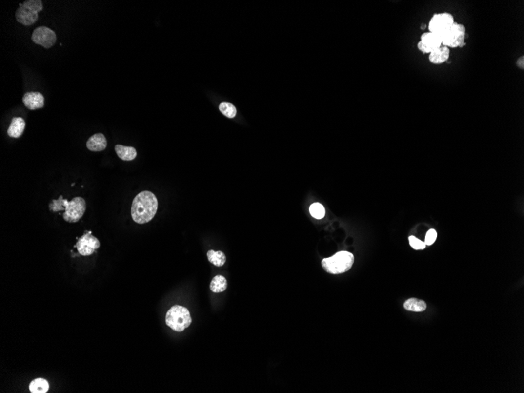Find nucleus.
<instances>
[{
	"mask_svg": "<svg viewBox=\"0 0 524 393\" xmlns=\"http://www.w3.org/2000/svg\"><path fill=\"white\" fill-rule=\"evenodd\" d=\"M221 112L228 117V118H234L236 115V108L233 104L228 102H222L219 106Z\"/></svg>",
	"mask_w": 524,
	"mask_h": 393,
	"instance_id": "nucleus-21",
	"label": "nucleus"
},
{
	"mask_svg": "<svg viewBox=\"0 0 524 393\" xmlns=\"http://www.w3.org/2000/svg\"><path fill=\"white\" fill-rule=\"evenodd\" d=\"M25 127V122L21 117H14L11 120L7 134L11 138H18L22 135Z\"/></svg>",
	"mask_w": 524,
	"mask_h": 393,
	"instance_id": "nucleus-14",
	"label": "nucleus"
},
{
	"mask_svg": "<svg viewBox=\"0 0 524 393\" xmlns=\"http://www.w3.org/2000/svg\"><path fill=\"white\" fill-rule=\"evenodd\" d=\"M354 263V256L350 252L341 251L322 261L323 269L330 274H341L350 269Z\"/></svg>",
	"mask_w": 524,
	"mask_h": 393,
	"instance_id": "nucleus-3",
	"label": "nucleus"
},
{
	"mask_svg": "<svg viewBox=\"0 0 524 393\" xmlns=\"http://www.w3.org/2000/svg\"><path fill=\"white\" fill-rule=\"evenodd\" d=\"M32 40L36 44L49 49L56 42V34L47 27H39L32 33Z\"/></svg>",
	"mask_w": 524,
	"mask_h": 393,
	"instance_id": "nucleus-8",
	"label": "nucleus"
},
{
	"mask_svg": "<svg viewBox=\"0 0 524 393\" xmlns=\"http://www.w3.org/2000/svg\"><path fill=\"white\" fill-rule=\"evenodd\" d=\"M158 210V200L154 194L143 191L137 195L131 207V216L138 224H145L154 218Z\"/></svg>",
	"mask_w": 524,
	"mask_h": 393,
	"instance_id": "nucleus-1",
	"label": "nucleus"
},
{
	"mask_svg": "<svg viewBox=\"0 0 524 393\" xmlns=\"http://www.w3.org/2000/svg\"><path fill=\"white\" fill-rule=\"evenodd\" d=\"M86 147L92 152H101L106 148V138L104 134L101 133L94 134L86 142Z\"/></svg>",
	"mask_w": 524,
	"mask_h": 393,
	"instance_id": "nucleus-12",
	"label": "nucleus"
},
{
	"mask_svg": "<svg viewBox=\"0 0 524 393\" xmlns=\"http://www.w3.org/2000/svg\"><path fill=\"white\" fill-rule=\"evenodd\" d=\"M42 10V2L40 0H28L16 11V19L19 23L25 26L34 24L38 20V13Z\"/></svg>",
	"mask_w": 524,
	"mask_h": 393,
	"instance_id": "nucleus-5",
	"label": "nucleus"
},
{
	"mask_svg": "<svg viewBox=\"0 0 524 393\" xmlns=\"http://www.w3.org/2000/svg\"><path fill=\"white\" fill-rule=\"evenodd\" d=\"M465 27L462 24L454 23L448 32L441 36L442 46L450 48L463 47L465 44Z\"/></svg>",
	"mask_w": 524,
	"mask_h": 393,
	"instance_id": "nucleus-6",
	"label": "nucleus"
},
{
	"mask_svg": "<svg viewBox=\"0 0 524 393\" xmlns=\"http://www.w3.org/2000/svg\"><path fill=\"white\" fill-rule=\"evenodd\" d=\"M454 23L455 21L454 17L449 13L436 14L431 18L428 24V29L429 32L442 36L450 30Z\"/></svg>",
	"mask_w": 524,
	"mask_h": 393,
	"instance_id": "nucleus-7",
	"label": "nucleus"
},
{
	"mask_svg": "<svg viewBox=\"0 0 524 393\" xmlns=\"http://www.w3.org/2000/svg\"><path fill=\"white\" fill-rule=\"evenodd\" d=\"M50 210L54 212L64 210L63 218L69 223H76L82 218L86 211V202L82 197H75L68 202L60 196L58 200H54L49 206Z\"/></svg>",
	"mask_w": 524,
	"mask_h": 393,
	"instance_id": "nucleus-2",
	"label": "nucleus"
},
{
	"mask_svg": "<svg viewBox=\"0 0 524 393\" xmlns=\"http://www.w3.org/2000/svg\"><path fill=\"white\" fill-rule=\"evenodd\" d=\"M50 389L48 381L44 378H36L31 381L29 390L32 393H46Z\"/></svg>",
	"mask_w": 524,
	"mask_h": 393,
	"instance_id": "nucleus-16",
	"label": "nucleus"
},
{
	"mask_svg": "<svg viewBox=\"0 0 524 393\" xmlns=\"http://www.w3.org/2000/svg\"><path fill=\"white\" fill-rule=\"evenodd\" d=\"M436 238H437V232H436V230L430 229L427 232L426 236H425L424 244H426V246L432 245V244H434Z\"/></svg>",
	"mask_w": 524,
	"mask_h": 393,
	"instance_id": "nucleus-23",
	"label": "nucleus"
},
{
	"mask_svg": "<svg viewBox=\"0 0 524 393\" xmlns=\"http://www.w3.org/2000/svg\"><path fill=\"white\" fill-rule=\"evenodd\" d=\"M409 242H410L411 248H414V249H424L426 248V244H424V242L421 241L414 236H410Z\"/></svg>",
	"mask_w": 524,
	"mask_h": 393,
	"instance_id": "nucleus-22",
	"label": "nucleus"
},
{
	"mask_svg": "<svg viewBox=\"0 0 524 393\" xmlns=\"http://www.w3.org/2000/svg\"><path fill=\"white\" fill-rule=\"evenodd\" d=\"M309 212H310L311 215L316 219H322L324 218L325 214H326L324 207L319 203L312 204L309 208Z\"/></svg>",
	"mask_w": 524,
	"mask_h": 393,
	"instance_id": "nucleus-20",
	"label": "nucleus"
},
{
	"mask_svg": "<svg viewBox=\"0 0 524 393\" xmlns=\"http://www.w3.org/2000/svg\"><path fill=\"white\" fill-rule=\"evenodd\" d=\"M442 46V38L440 35L433 32H425L421 36V40L418 43V50L423 54H430L433 50Z\"/></svg>",
	"mask_w": 524,
	"mask_h": 393,
	"instance_id": "nucleus-10",
	"label": "nucleus"
},
{
	"mask_svg": "<svg viewBox=\"0 0 524 393\" xmlns=\"http://www.w3.org/2000/svg\"><path fill=\"white\" fill-rule=\"evenodd\" d=\"M450 49L446 46H441L440 48L433 50L429 54L428 60L434 64H443L450 58Z\"/></svg>",
	"mask_w": 524,
	"mask_h": 393,
	"instance_id": "nucleus-13",
	"label": "nucleus"
},
{
	"mask_svg": "<svg viewBox=\"0 0 524 393\" xmlns=\"http://www.w3.org/2000/svg\"><path fill=\"white\" fill-rule=\"evenodd\" d=\"M524 57L522 56L521 57V58H519L518 60H517V62H516V65H517V67H518V68H522V69H524Z\"/></svg>",
	"mask_w": 524,
	"mask_h": 393,
	"instance_id": "nucleus-24",
	"label": "nucleus"
},
{
	"mask_svg": "<svg viewBox=\"0 0 524 393\" xmlns=\"http://www.w3.org/2000/svg\"><path fill=\"white\" fill-rule=\"evenodd\" d=\"M22 100L28 109H39L44 106V97L39 92H28L24 94Z\"/></svg>",
	"mask_w": 524,
	"mask_h": 393,
	"instance_id": "nucleus-11",
	"label": "nucleus"
},
{
	"mask_svg": "<svg viewBox=\"0 0 524 393\" xmlns=\"http://www.w3.org/2000/svg\"><path fill=\"white\" fill-rule=\"evenodd\" d=\"M404 309L407 311L421 312L424 311L427 309V305L424 301L417 299V298H410L405 302Z\"/></svg>",
	"mask_w": 524,
	"mask_h": 393,
	"instance_id": "nucleus-17",
	"label": "nucleus"
},
{
	"mask_svg": "<svg viewBox=\"0 0 524 393\" xmlns=\"http://www.w3.org/2000/svg\"><path fill=\"white\" fill-rule=\"evenodd\" d=\"M207 258L209 262L215 266L222 267L226 262V257L222 251H214L213 249L207 252Z\"/></svg>",
	"mask_w": 524,
	"mask_h": 393,
	"instance_id": "nucleus-19",
	"label": "nucleus"
},
{
	"mask_svg": "<svg viewBox=\"0 0 524 393\" xmlns=\"http://www.w3.org/2000/svg\"><path fill=\"white\" fill-rule=\"evenodd\" d=\"M192 321L190 312L184 306H173L166 312V325L174 331H184L191 325Z\"/></svg>",
	"mask_w": 524,
	"mask_h": 393,
	"instance_id": "nucleus-4",
	"label": "nucleus"
},
{
	"mask_svg": "<svg viewBox=\"0 0 524 393\" xmlns=\"http://www.w3.org/2000/svg\"><path fill=\"white\" fill-rule=\"evenodd\" d=\"M76 248L80 255L90 256L100 248V242L91 235V232H86L82 237L79 239Z\"/></svg>",
	"mask_w": 524,
	"mask_h": 393,
	"instance_id": "nucleus-9",
	"label": "nucleus"
},
{
	"mask_svg": "<svg viewBox=\"0 0 524 393\" xmlns=\"http://www.w3.org/2000/svg\"><path fill=\"white\" fill-rule=\"evenodd\" d=\"M115 150H116L117 156L121 160H124V161H131V160H134L137 156L136 149L133 148V147H127V146L117 145L115 147Z\"/></svg>",
	"mask_w": 524,
	"mask_h": 393,
	"instance_id": "nucleus-15",
	"label": "nucleus"
},
{
	"mask_svg": "<svg viewBox=\"0 0 524 393\" xmlns=\"http://www.w3.org/2000/svg\"><path fill=\"white\" fill-rule=\"evenodd\" d=\"M227 280L222 275H216L210 283V288L214 293H222L227 289Z\"/></svg>",
	"mask_w": 524,
	"mask_h": 393,
	"instance_id": "nucleus-18",
	"label": "nucleus"
}]
</instances>
